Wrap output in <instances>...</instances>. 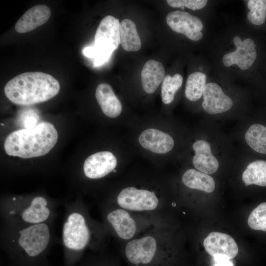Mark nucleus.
Masks as SVG:
<instances>
[{"instance_id":"f257e3e1","label":"nucleus","mask_w":266,"mask_h":266,"mask_svg":"<svg viewBox=\"0 0 266 266\" xmlns=\"http://www.w3.org/2000/svg\"><path fill=\"white\" fill-rule=\"evenodd\" d=\"M61 243L64 266H76L88 251L98 252L107 248L108 232L101 222L93 218L82 199L64 202Z\"/></svg>"},{"instance_id":"f03ea898","label":"nucleus","mask_w":266,"mask_h":266,"mask_svg":"<svg viewBox=\"0 0 266 266\" xmlns=\"http://www.w3.org/2000/svg\"><path fill=\"white\" fill-rule=\"evenodd\" d=\"M54 222L15 225L2 222L0 244L14 266H50L48 256L60 239Z\"/></svg>"},{"instance_id":"7ed1b4c3","label":"nucleus","mask_w":266,"mask_h":266,"mask_svg":"<svg viewBox=\"0 0 266 266\" xmlns=\"http://www.w3.org/2000/svg\"><path fill=\"white\" fill-rule=\"evenodd\" d=\"M119 254L128 266H173V236L169 225L156 227L119 245Z\"/></svg>"},{"instance_id":"20e7f679","label":"nucleus","mask_w":266,"mask_h":266,"mask_svg":"<svg viewBox=\"0 0 266 266\" xmlns=\"http://www.w3.org/2000/svg\"><path fill=\"white\" fill-rule=\"evenodd\" d=\"M63 203L42 194L10 195L1 199L0 214L2 222L15 225L55 222Z\"/></svg>"},{"instance_id":"39448f33","label":"nucleus","mask_w":266,"mask_h":266,"mask_svg":"<svg viewBox=\"0 0 266 266\" xmlns=\"http://www.w3.org/2000/svg\"><path fill=\"white\" fill-rule=\"evenodd\" d=\"M102 222L119 245L131 241L156 227L168 226L169 220L138 213L105 203H99Z\"/></svg>"},{"instance_id":"423d86ee","label":"nucleus","mask_w":266,"mask_h":266,"mask_svg":"<svg viewBox=\"0 0 266 266\" xmlns=\"http://www.w3.org/2000/svg\"><path fill=\"white\" fill-rule=\"evenodd\" d=\"M60 90V83L54 77L35 71L24 72L13 77L5 84L4 92L13 103L29 105L53 98Z\"/></svg>"},{"instance_id":"0eeeda50","label":"nucleus","mask_w":266,"mask_h":266,"mask_svg":"<svg viewBox=\"0 0 266 266\" xmlns=\"http://www.w3.org/2000/svg\"><path fill=\"white\" fill-rule=\"evenodd\" d=\"M101 203L168 220L167 209L177 206V203L169 202L161 191L133 185L123 187L116 193L108 195Z\"/></svg>"},{"instance_id":"6e6552de","label":"nucleus","mask_w":266,"mask_h":266,"mask_svg":"<svg viewBox=\"0 0 266 266\" xmlns=\"http://www.w3.org/2000/svg\"><path fill=\"white\" fill-rule=\"evenodd\" d=\"M58 132L55 126L42 122L32 128L15 131L7 136L4 149L9 156L28 159L44 156L56 144Z\"/></svg>"},{"instance_id":"1a4fd4ad","label":"nucleus","mask_w":266,"mask_h":266,"mask_svg":"<svg viewBox=\"0 0 266 266\" xmlns=\"http://www.w3.org/2000/svg\"><path fill=\"white\" fill-rule=\"evenodd\" d=\"M120 25L119 19L111 15L105 16L100 21L95 35V66L106 63L118 47L120 44Z\"/></svg>"},{"instance_id":"9d476101","label":"nucleus","mask_w":266,"mask_h":266,"mask_svg":"<svg viewBox=\"0 0 266 266\" xmlns=\"http://www.w3.org/2000/svg\"><path fill=\"white\" fill-rule=\"evenodd\" d=\"M166 21L173 31L185 35L191 40L197 41L202 37L201 31L203 26L201 21L186 11L170 12L167 15Z\"/></svg>"},{"instance_id":"9b49d317","label":"nucleus","mask_w":266,"mask_h":266,"mask_svg":"<svg viewBox=\"0 0 266 266\" xmlns=\"http://www.w3.org/2000/svg\"><path fill=\"white\" fill-rule=\"evenodd\" d=\"M117 164V159L111 152H99L90 155L85 160L83 174L89 180L101 179L113 172Z\"/></svg>"},{"instance_id":"f8f14e48","label":"nucleus","mask_w":266,"mask_h":266,"mask_svg":"<svg viewBox=\"0 0 266 266\" xmlns=\"http://www.w3.org/2000/svg\"><path fill=\"white\" fill-rule=\"evenodd\" d=\"M233 40L236 50L224 56L223 64L228 67L236 64L241 69H248L253 64L257 57L256 45L254 40L247 38L242 41L238 36H235Z\"/></svg>"},{"instance_id":"ddd939ff","label":"nucleus","mask_w":266,"mask_h":266,"mask_svg":"<svg viewBox=\"0 0 266 266\" xmlns=\"http://www.w3.org/2000/svg\"><path fill=\"white\" fill-rule=\"evenodd\" d=\"M202 96V106L209 114L225 112L233 106L232 100L216 83L210 82L206 84Z\"/></svg>"},{"instance_id":"4468645a","label":"nucleus","mask_w":266,"mask_h":266,"mask_svg":"<svg viewBox=\"0 0 266 266\" xmlns=\"http://www.w3.org/2000/svg\"><path fill=\"white\" fill-rule=\"evenodd\" d=\"M207 253L212 257L223 255L233 259L237 255L238 246L230 235L220 232L210 233L203 241Z\"/></svg>"},{"instance_id":"2eb2a0df","label":"nucleus","mask_w":266,"mask_h":266,"mask_svg":"<svg viewBox=\"0 0 266 266\" xmlns=\"http://www.w3.org/2000/svg\"><path fill=\"white\" fill-rule=\"evenodd\" d=\"M140 144L145 149L158 154H165L174 147L172 137L159 130L150 128L144 130L139 137Z\"/></svg>"},{"instance_id":"dca6fc26","label":"nucleus","mask_w":266,"mask_h":266,"mask_svg":"<svg viewBox=\"0 0 266 266\" xmlns=\"http://www.w3.org/2000/svg\"><path fill=\"white\" fill-rule=\"evenodd\" d=\"M50 15L51 10L47 6L35 5L28 9L18 20L15 29L19 33H28L46 23Z\"/></svg>"},{"instance_id":"f3484780","label":"nucleus","mask_w":266,"mask_h":266,"mask_svg":"<svg viewBox=\"0 0 266 266\" xmlns=\"http://www.w3.org/2000/svg\"><path fill=\"white\" fill-rule=\"evenodd\" d=\"M195 155L193 163L200 171L209 174L216 172L219 164L217 159L212 155L210 144L203 140H199L192 145Z\"/></svg>"},{"instance_id":"a211bd4d","label":"nucleus","mask_w":266,"mask_h":266,"mask_svg":"<svg viewBox=\"0 0 266 266\" xmlns=\"http://www.w3.org/2000/svg\"><path fill=\"white\" fill-rule=\"evenodd\" d=\"M96 98L106 116L114 118L120 115L122 109V104L109 84H100L96 88Z\"/></svg>"},{"instance_id":"6ab92c4d","label":"nucleus","mask_w":266,"mask_h":266,"mask_svg":"<svg viewBox=\"0 0 266 266\" xmlns=\"http://www.w3.org/2000/svg\"><path fill=\"white\" fill-rule=\"evenodd\" d=\"M165 69L159 62L150 60L143 66L141 72V83L144 91L148 94L153 93L163 81Z\"/></svg>"},{"instance_id":"aec40b11","label":"nucleus","mask_w":266,"mask_h":266,"mask_svg":"<svg viewBox=\"0 0 266 266\" xmlns=\"http://www.w3.org/2000/svg\"><path fill=\"white\" fill-rule=\"evenodd\" d=\"M182 182L187 187L206 193H212L215 189L213 178L208 174L191 168L186 170L182 176Z\"/></svg>"},{"instance_id":"412c9836","label":"nucleus","mask_w":266,"mask_h":266,"mask_svg":"<svg viewBox=\"0 0 266 266\" xmlns=\"http://www.w3.org/2000/svg\"><path fill=\"white\" fill-rule=\"evenodd\" d=\"M120 43L126 51L136 52L141 46L136 25L130 19L123 20L120 25Z\"/></svg>"},{"instance_id":"4be33fe9","label":"nucleus","mask_w":266,"mask_h":266,"mask_svg":"<svg viewBox=\"0 0 266 266\" xmlns=\"http://www.w3.org/2000/svg\"><path fill=\"white\" fill-rule=\"evenodd\" d=\"M76 266H121V263L120 256L106 248L98 252H86Z\"/></svg>"},{"instance_id":"5701e85b","label":"nucleus","mask_w":266,"mask_h":266,"mask_svg":"<svg viewBox=\"0 0 266 266\" xmlns=\"http://www.w3.org/2000/svg\"><path fill=\"white\" fill-rule=\"evenodd\" d=\"M242 178L246 186H266V161L257 160L250 163L243 172Z\"/></svg>"},{"instance_id":"b1692460","label":"nucleus","mask_w":266,"mask_h":266,"mask_svg":"<svg viewBox=\"0 0 266 266\" xmlns=\"http://www.w3.org/2000/svg\"><path fill=\"white\" fill-rule=\"evenodd\" d=\"M245 139L255 151L266 154V127L261 124H253L246 131Z\"/></svg>"},{"instance_id":"393cba45","label":"nucleus","mask_w":266,"mask_h":266,"mask_svg":"<svg viewBox=\"0 0 266 266\" xmlns=\"http://www.w3.org/2000/svg\"><path fill=\"white\" fill-rule=\"evenodd\" d=\"M206 77L204 73L195 72L190 74L186 81L185 95L187 99L196 101L203 95Z\"/></svg>"},{"instance_id":"a878e982","label":"nucleus","mask_w":266,"mask_h":266,"mask_svg":"<svg viewBox=\"0 0 266 266\" xmlns=\"http://www.w3.org/2000/svg\"><path fill=\"white\" fill-rule=\"evenodd\" d=\"M183 83V77L178 73L171 76L166 75L162 83L161 97L164 104L170 103L174 100L176 92L180 88Z\"/></svg>"},{"instance_id":"bb28decb","label":"nucleus","mask_w":266,"mask_h":266,"mask_svg":"<svg viewBox=\"0 0 266 266\" xmlns=\"http://www.w3.org/2000/svg\"><path fill=\"white\" fill-rule=\"evenodd\" d=\"M247 6L250 9L247 14L249 21L256 25H262L266 18V0H249Z\"/></svg>"},{"instance_id":"cd10ccee","label":"nucleus","mask_w":266,"mask_h":266,"mask_svg":"<svg viewBox=\"0 0 266 266\" xmlns=\"http://www.w3.org/2000/svg\"><path fill=\"white\" fill-rule=\"evenodd\" d=\"M248 224L252 230L266 232V202L253 209L248 218Z\"/></svg>"},{"instance_id":"c85d7f7f","label":"nucleus","mask_w":266,"mask_h":266,"mask_svg":"<svg viewBox=\"0 0 266 266\" xmlns=\"http://www.w3.org/2000/svg\"><path fill=\"white\" fill-rule=\"evenodd\" d=\"M167 3L172 7H186L192 10H198L204 7L207 4L206 0H167Z\"/></svg>"},{"instance_id":"c756f323","label":"nucleus","mask_w":266,"mask_h":266,"mask_svg":"<svg viewBox=\"0 0 266 266\" xmlns=\"http://www.w3.org/2000/svg\"><path fill=\"white\" fill-rule=\"evenodd\" d=\"M213 266H234L231 259L223 255L213 257Z\"/></svg>"},{"instance_id":"7c9ffc66","label":"nucleus","mask_w":266,"mask_h":266,"mask_svg":"<svg viewBox=\"0 0 266 266\" xmlns=\"http://www.w3.org/2000/svg\"><path fill=\"white\" fill-rule=\"evenodd\" d=\"M9 266H13L12 264H10Z\"/></svg>"}]
</instances>
